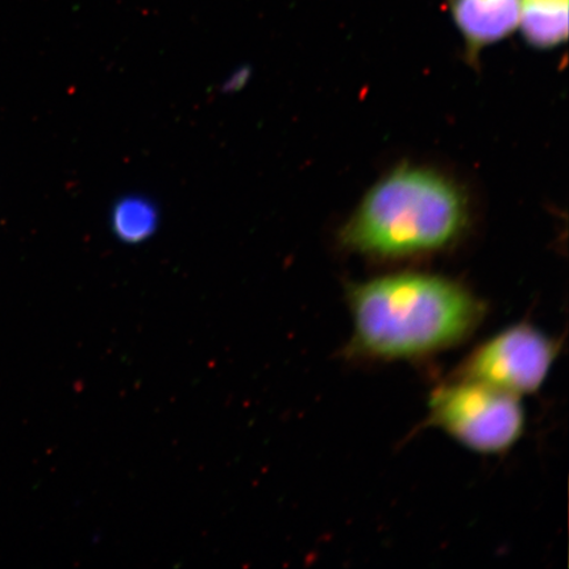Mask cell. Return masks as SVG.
I'll use <instances>...</instances> for the list:
<instances>
[{"label": "cell", "instance_id": "obj_1", "mask_svg": "<svg viewBox=\"0 0 569 569\" xmlns=\"http://www.w3.org/2000/svg\"><path fill=\"white\" fill-rule=\"evenodd\" d=\"M351 351L379 361L422 359L450 350L479 329L486 308L457 281L396 273L352 284Z\"/></svg>", "mask_w": 569, "mask_h": 569}, {"label": "cell", "instance_id": "obj_7", "mask_svg": "<svg viewBox=\"0 0 569 569\" xmlns=\"http://www.w3.org/2000/svg\"><path fill=\"white\" fill-rule=\"evenodd\" d=\"M518 28L536 48L560 46L568 36V0H521Z\"/></svg>", "mask_w": 569, "mask_h": 569}, {"label": "cell", "instance_id": "obj_2", "mask_svg": "<svg viewBox=\"0 0 569 569\" xmlns=\"http://www.w3.org/2000/svg\"><path fill=\"white\" fill-rule=\"evenodd\" d=\"M467 222V201L457 184L436 170L401 167L362 198L341 243L373 258H410L451 246Z\"/></svg>", "mask_w": 569, "mask_h": 569}, {"label": "cell", "instance_id": "obj_3", "mask_svg": "<svg viewBox=\"0 0 569 569\" xmlns=\"http://www.w3.org/2000/svg\"><path fill=\"white\" fill-rule=\"evenodd\" d=\"M429 423L468 450L497 455L510 450L522 437L525 411L519 397L455 377L432 390Z\"/></svg>", "mask_w": 569, "mask_h": 569}, {"label": "cell", "instance_id": "obj_5", "mask_svg": "<svg viewBox=\"0 0 569 569\" xmlns=\"http://www.w3.org/2000/svg\"><path fill=\"white\" fill-rule=\"evenodd\" d=\"M447 3L472 61L482 49L508 38L518 28L521 0H447Z\"/></svg>", "mask_w": 569, "mask_h": 569}, {"label": "cell", "instance_id": "obj_6", "mask_svg": "<svg viewBox=\"0 0 569 569\" xmlns=\"http://www.w3.org/2000/svg\"><path fill=\"white\" fill-rule=\"evenodd\" d=\"M159 204L144 194H126L113 202L110 229L119 243L139 246L147 243L159 231Z\"/></svg>", "mask_w": 569, "mask_h": 569}, {"label": "cell", "instance_id": "obj_4", "mask_svg": "<svg viewBox=\"0 0 569 569\" xmlns=\"http://www.w3.org/2000/svg\"><path fill=\"white\" fill-rule=\"evenodd\" d=\"M558 350L557 341L538 327L519 323L476 347L461 362L457 377L521 398L542 388Z\"/></svg>", "mask_w": 569, "mask_h": 569}, {"label": "cell", "instance_id": "obj_8", "mask_svg": "<svg viewBox=\"0 0 569 569\" xmlns=\"http://www.w3.org/2000/svg\"><path fill=\"white\" fill-rule=\"evenodd\" d=\"M249 80H251V71L241 68L226 78L222 83V91L224 94H233V92L243 90Z\"/></svg>", "mask_w": 569, "mask_h": 569}]
</instances>
